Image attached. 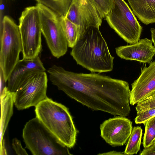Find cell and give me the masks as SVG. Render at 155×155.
Masks as SVG:
<instances>
[{"mask_svg": "<svg viewBox=\"0 0 155 155\" xmlns=\"http://www.w3.org/2000/svg\"><path fill=\"white\" fill-rule=\"evenodd\" d=\"M48 77L45 72L33 73L14 92V105L19 110L36 107L47 99Z\"/></svg>", "mask_w": 155, "mask_h": 155, "instance_id": "obj_9", "label": "cell"}, {"mask_svg": "<svg viewBox=\"0 0 155 155\" xmlns=\"http://www.w3.org/2000/svg\"><path fill=\"white\" fill-rule=\"evenodd\" d=\"M38 10L42 34L52 55L57 58L67 51V41L61 24V17L40 3L36 4Z\"/></svg>", "mask_w": 155, "mask_h": 155, "instance_id": "obj_8", "label": "cell"}, {"mask_svg": "<svg viewBox=\"0 0 155 155\" xmlns=\"http://www.w3.org/2000/svg\"><path fill=\"white\" fill-rule=\"evenodd\" d=\"M143 130L140 126L134 127L124 153L125 155L137 154L140 148Z\"/></svg>", "mask_w": 155, "mask_h": 155, "instance_id": "obj_18", "label": "cell"}, {"mask_svg": "<svg viewBox=\"0 0 155 155\" xmlns=\"http://www.w3.org/2000/svg\"><path fill=\"white\" fill-rule=\"evenodd\" d=\"M14 94V92L10 91L6 86L1 91L0 145L4 141L3 137L13 115Z\"/></svg>", "mask_w": 155, "mask_h": 155, "instance_id": "obj_15", "label": "cell"}, {"mask_svg": "<svg viewBox=\"0 0 155 155\" xmlns=\"http://www.w3.org/2000/svg\"><path fill=\"white\" fill-rule=\"evenodd\" d=\"M23 58L34 59L41 49V30L38 8L36 5L26 7L19 18Z\"/></svg>", "mask_w": 155, "mask_h": 155, "instance_id": "obj_7", "label": "cell"}, {"mask_svg": "<svg viewBox=\"0 0 155 155\" xmlns=\"http://www.w3.org/2000/svg\"><path fill=\"white\" fill-rule=\"evenodd\" d=\"M0 70L6 82L19 60L22 45L19 25L7 15L2 21L0 36Z\"/></svg>", "mask_w": 155, "mask_h": 155, "instance_id": "obj_5", "label": "cell"}, {"mask_svg": "<svg viewBox=\"0 0 155 155\" xmlns=\"http://www.w3.org/2000/svg\"><path fill=\"white\" fill-rule=\"evenodd\" d=\"M65 17L86 29L99 28L103 19L92 0H73Z\"/></svg>", "mask_w": 155, "mask_h": 155, "instance_id": "obj_10", "label": "cell"}, {"mask_svg": "<svg viewBox=\"0 0 155 155\" xmlns=\"http://www.w3.org/2000/svg\"><path fill=\"white\" fill-rule=\"evenodd\" d=\"M135 107L137 112L143 111L155 107V91L139 101Z\"/></svg>", "mask_w": 155, "mask_h": 155, "instance_id": "obj_21", "label": "cell"}, {"mask_svg": "<svg viewBox=\"0 0 155 155\" xmlns=\"http://www.w3.org/2000/svg\"><path fill=\"white\" fill-rule=\"evenodd\" d=\"M145 132L142 143L144 148H146L155 142V116L148 119L143 124Z\"/></svg>", "mask_w": 155, "mask_h": 155, "instance_id": "obj_20", "label": "cell"}, {"mask_svg": "<svg viewBox=\"0 0 155 155\" xmlns=\"http://www.w3.org/2000/svg\"><path fill=\"white\" fill-rule=\"evenodd\" d=\"M98 155H125L124 152H117L115 151H110L108 152L104 153H102L98 154Z\"/></svg>", "mask_w": 155, "mask_h": 155, "instance_id": "obj_26", "label": "cell"}, {"mask_svg": "<svg viewBox=\"0 0 155 155\" xmlns=\"http://www.w3.org/2000/svg\"><path fill=\"white\" fill-rule=\"evenodd\" d=\"M135 15L146 25L155 23V0H127Z\"/></svg>", "mask_w": 155, "mask_h": 155, "instance_id": "obj_16", "label": "cell"}, {"mask_svg": "<svg viewBox=\"0 0 155 155\" xmlns=\"http://www.w3.org/2000/svg\"><path fill=\"white\" fill-rule=\"evenodd\" d=\"M26 147L34 155H71L36 117L27 122L23 130Z\"/></svg>", "mask_w": 155, "mask_h": 155, "instance_id": "obj_4", "label": "cell"}, {"mask_svg": "<svg viewBox=\"0 0 155 155\" xmlns=\"http://www.w3.org/2000/svg\"><path fill=\"white\" fill-rule=\"evenodd\" d=\"M111 0V8L105 18L109 25L127 43L138 42L143 29L132 11L124 0Z\"/></svg>", "mask_w": 155, "mask_h": 155, "instance_id": "obj_6", "label": "cell"}, {"mask_svg": "<svg viewBox=\"0 0 155 155\" xmlns=\"http://www.w3.org/2000/svg\"><path fill=\"white\" fill-rule=\"evenodd\" d=\"M37 117L64 146L73 148L77 130L68 109L48 97L35 107Z\"/></svg>", "mask_w": 155, "mask_h": 155, "instance_id": "obj_3", "label": "cell"}, {"mask_svg": "<svg viewBox=\"0 0 155 155\" xmlns=\"http://www.w3.org/2000/svg\"><path fill=\"white\" fill-rule=\"evenodd\" d=\"M12 147L15 153L18 155H28L25 150L21 144V141L16 138H14L12 140Z\"/></svg>", "mask_w": 155, "mask_h": 155, "instance_id": "obj_24", "label": "cell"}, {"mask_svg": "<svg viewBox=\"0 0 155 155\" xmlns=\"http://www.w3.org/2000/svg\"><path fill=\"white\" fill-rule=\"evenodd\" d=\"M45 71L39 56L32 59L23 58L19 60L12 71L7 81V87L11 92H15L31 74Z\"/></svg>", "mask_w": 155, "mask_h": 155, "instance_id": "obj_12", "label": "cell"}, {"mask_svg": "<svg viewBox=\"0 0 155 155\" xmlns=\"http://www.w3.org/2000/svg\"><path fill=\"white\" fill-rule=\"evenodd\" d=\"M52 84L93 110L126 117L130 111L128 83L99 73H77L54 65L47 70Z\"/></svg>", "mask_w": 155, "mask_h": 155, "instance_id": "obj_1", "label": "cell"}, {"mask_svg": "<svg viewBox=\"0 0 155 155\" xmlns=\"http://www.w3.org/2000/svg\"><path fill=\"white\" fill-rule=\"evenodd\" d=\"M152 39L145 38L129 45L117 47V55L122 59L150 63L155 54V48Z\"/></svg>", "mask_w": 155, "mask_h": 155, "instance_id": "obj_13", "label": "cell"}, {"mask_svg": "<svg viewBox=\"0 0 155 155\" xmlns=\"http://www.w3.org/2000/svg\"><path fill=\"white\" fill-rule=\"evenodd\" d=\"M155 116V107L147 110L137 112L134 120L136 124H143L145 121Z\"/></svg>", "mask_w": 155, "mask_h": 155, "instance_id": "obj_23", "label": "cell"}, {"mask_svg": "<svg viewBox=\"0 0 155 155\" xmlns=\"http://www.w3.org/2000/svg\"><path fill=\"white\" fill-rule=\"evenodd\" d=\"M140 155H155V142L150 146L144 148Z\"/></svg>", "mask_w": 155, "mask_h": 155, "instance_id": "obj_25", "label": "cell"}, {"mask_svg": "<svg viewBox=\"0 0 155 155\" xmlns=\"http://www.w3.org/2000/svg\"><path fill=\"white\" fill-rule=\"evenodd\" d=\"M100 15L105 18L109 12L112 5L111 0H92Z\"/></svg>", "mask_w": 155, "mask_h": 155, "instance_id": "obj_22", "label": "cell"}, {"mask_svg": "<svg viewBox=\"0 0 155 155\" xmlns=\"http://www.w3.org/2000/svg\"><path fill=\"white\" fill-rule=\"evenodd\" d=\"M130 103L134 105L155 91V61L141 70L139 78L131 84Z\"/></svg>", "mask_w": 155, "mask_h": 155, "instance_id": "obj_14", "label": "cell"}, {"mask_svg": "<svg viewBox=\"0 0 155 155\" xmlns=\"http://www.w3.org/2000/svg\"><path fill=\"white\" fill-rule=\"evenodd\" d=\"M61 22L68 47L72 48L86 29L72 22L65 17H61Z\"/></svg>", "mask_w": 155, "mask_h": 155, "instance_id": "obj_17", "label": "cell"}, {"mask_svg": "<svg viewBox=\"0 0 155 155\" xmlns=\"http://www.w3.org/2000/svg\"><path fill=\"white\" fill-rule=\"evenodd\" d=\"M70 54L77 64L92 72H110L113 69L114 57L99 28H87L72 48Z\"/></svg>", "mask_w": 155, "mask_h": 155, "instance_id": "obj_2", "label": "cell"}, {"mask_svg": "<svg viewBox=\"0 0 155 155\" xmlns=\"http://www.w3.org/2000/svg\"><path fill=\"white\" fill-rule=\"evenodd\" d=\"M151 33L152 40L153 44L155 48V29L151 28L150 29Z\"/></svg>", "mask_w": 155, "mask_h": 155, "instance_id": "obj_27", "label": "cell"}, {"mask_svg": "<svg viewBox=\"0 0 155 155\" xmlns=\"http://www.w3.org/2000/svg\"><path fill=\"white\" fill-rule=\"evenodd\" d=\"M132 122L125 117H114L104 121L100 126L101 136L113 147L124 145L132 130Z\"/></svg>", "mask_w": 155, "mask_h": 155, "instance_id": "obj_11", "label": "cell"}, {"mask_svg": "<svg viewBox=\"0 0 155 155\" xmlns=\"http://www.w3.org/2000/svg\"><path fill=\"white\" fill-rule=\"evenodd\" d=\"M49 8L62 17H65L73 0H35Z\"/></svg>", "mask_w": 155, "mask_h": 155, "instance_id": "obj_19", "label": "cell"}]
</instances>
